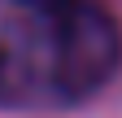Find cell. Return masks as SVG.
I'll use <instances>...</instances> for the list:
<instances>
[{"label":"cell","mask_w":122,"mask_h":118,"mask_svg":"<svg viewBox=\"0 0 122 118\" xmlns=\"http://www.w3.org/2000/svg\"><path fill=\"white\" fill-rule=\"evenodd\" d=\"M118 75L122 18L109 0H0V109H79Z\"/></svg>","instance_id":"1"}]
</instances>
